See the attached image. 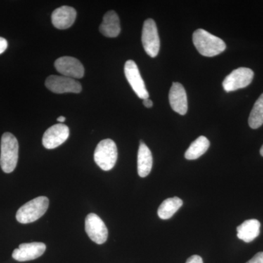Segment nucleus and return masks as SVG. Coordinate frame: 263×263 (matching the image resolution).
<instances>
[{
	"label": "nucleus",
	"instance_id": "f257e3e1",
	"mask_svg": "<svg viewBox=\"0 0 263 263\" xmlns=\"http://www.w3.org/2000/svg\"><path fill=\"white\" fill-rule=\"evenodd\" d=\"M193 41L197 51L204 57H213L220 54L226 50V44L221 38L202 29L193 33Z\"/></svg>",
	"mask_w": 263,
	"mask_h": 263
},
{
	"label": "nucleus",
	"instance_id": "f03ea898",
	"mask_svg": "<svg viewBox=\"0 0 263 263\" xmlns=\"http://www.w3.org/2000/svg\"><path fill=\"white\" fill-rule=\"evenodd\" d=\"M18 159V143L16 138L10 133L2 136L0 165L6 174H10L16 167Z\"/></svg>",
	"mask_w": 263,
	"mask_h": 263
},
{
	"label": "nucleus",
	"instance_id": "7ed1b4c3",
	"mask_svg": "<svg viewBox=\"0 0 263 263\" xmlns=\"http://www.w3.org/2000/svg\"><path fill=\"white\" fill-rule=\"evenodd\" d=\"M49 200L48 197L41 196L33 199L22 205L16 213L17 221L22 224H28L37 221L47 212Z\"/></svg>",
	"mask_w": 263,
	"mask_h": 263
},
{
	"label": "nucleus",
	"instance_id": "20e7f679",
	"mask_svg": "<svg viewBox=\"0 0 263 263\" xmlns=\"http://www.w3.org/2000/svg\"><path fill=\"white\" fill-rule=\"evenodd\" d=\"M95 162L99 167L105 171L113 169L118 158V151L115 142L111 139L100 141L95 151Z\"/></svg>",
	"mask_w": 263,
	"mask_h": 263
},
{
	"label": "nucleus",
	"instance_id": "39448f33",
	"mask_svg": "<svg viewBox=\"0 0 263 263\" xmlns=\"http://www.w3.org/2000/svg\"><path fill=\"white\" fill-rule=\"evenodd\" d=\"M142 43L147 54L152 58L158 55L160 48V41L159 37L157 24L152 18L147 19L143 24L142 30Z\"/></svg>",
	"mask_w": 263,
	"mask_h": 263
},
{
	"label": "nucleus",
	"instance_id": "423d86ee",
	"mask_svg": "<svg viewBox=\"0 0 263 263\" xmlns=\"http://www.w3.org/2000/svg\"><path fill=\"white\" fill-rule=\"evenodd\" d=\"M253 78V70L247 67H239L227 76L222 83L223 88L227 92L243 89L252 83Z\"/></svg>",
	"mask_w": 263,
	"mask_h": 263
},
{
	"label": "nucleus",
	"instance_id": "0eeeda50",
	"mask_svg": "<svg viewBox=\"0 0 263 263\" xmlns=\"http://www.w3.org/2000/svg\"><path fill=\"white\" fill-rule=\"evenodd\" d=\"M46 86L56 94L80 93L82 86L79 81L65 76H50L46 80Z\"/></svg>",
	"mask_w": 263,
	"mask_h": 263
},
{
	"label": "nucleus",
	"instance_id": "6e6552de",
	"mask_svg": "<svg viewBox=\"0 0 263 263\" xmlns=\"http://www.w3.org/2000/svg\"><path fill=\"white\" fill-rule=\"evenodd\" d=\"M85 230L90 239L98 245H103L107 240L108 228L97 214H88L85 220Z\"/></svg>",
	"mask_w": 263,
	"mask_h": 263
},
{
	"label": "nucleus",
	"instance_id": "1a4fd4ad",
	"mask_svg": "<svg viewBox=\"0 0 263 263\" xmlns=\"http://www.w3.org/2000/svg\"><path fill=\"white\" fill-rule=\"evenodd\" d=\"M124 74L126 79L133 91L138 95V98L146 100L149 98L144 81L142 79L140 71L136 62L133 60H128L124 65Z\"/></svg>",
	"mask_w": 263,
	"mask_h": 263
},
{
	"label": "nucleus",
	"instance_id": "9d476101",
	"mask_svg": "<svg viewBox=\"0 0 263 263\" xmlns=\"http://www.w3.org/2000/svg\"><path fill=\"white\" fill-rule=\"evenodd\" d=\"M56 70L65 77L79 79L84 77V67L81 62L72 57H62L54 63Z\"/></svg>",
	"mask_w": 263,
	"mask_h": 263
},
{
	"label": "nucleus",
	"instance_id": "9b49d317",
	"mask_svg": "<svg viewBox=\"0 0 263 263\" xmlns=\"http://www.w3.org/2000/svg\"><path fill=\"white\" fill-rule=\"evenodd\" d=\"M70 129L67 125L57 124L48 128L43 137V145L47 149H53L67 141Z\"/></svg>",
	"mask_w": 263,
	"mask_h": 263
},
{
	"label": "nucleus",
	"instance_id": "f8f14e48",
	"mask_svg": "<svg viewBox=\"0 0 263 263\" xmlns=\"http://www.w3.org/2000/svg\"><path fill=\"white\" fill-rule=\"evenodd\" d=\"M46 246L41 242L22 243L18 249L13 251L12 257L18 262L33 260L41 257L44 254Z\"/></svg>",
	"mask_w": 263,
	"mask_h": 263
},
{
	"label": "nucleus",
	"instance_id": "ddd939ff",
	"mask_svg": "<svg viewBox=\"0 0 263 263\" xmlns=\"http://www.w3.org/2000/svg\"><path fill=\"white\" fill-rule=\"evenodd\" d=\"M169 101L171 108L180 115H185L188 110L187 96L186 90L180 83H173L169 92Z\"/></svg>",
	"mask_w": 263,
	"mask_h": 263
},
{
	"label": "nucleus",
	"instance_id": "4468645a",
	"mask_svg": "<svg viewBox=\"0 0 263 263\" xmlns=\"http://www.w3.org/2000/svg\"><path fill=\"white\" fill-rule=\"evenodd\" d=\"M76 18V11L72 7L62 6L57 8L51 15L52 24L56 28H70Z\"/></svg>",
	"mask_w": 263,
	"mask_h": 263
},
{
	"label": "nucleus",
	"instance_id": "2eb2a0df",
	"mask_svg": "<svg viewBox=\"0 0 263 263\" xmlns=\"http://www.w3.org/2000/svg\"><path fill=\"white\" fill-rule=\"evenodd\" d=\"M100 31L107 37H117L120 34V21L115 11L110 10L104 15Z\"/></svg>",
	"mask_w": 263,
	"mask_h": 263
},
{
	"label": "nucleus",
	"instance_id": "dca6fc26",
	"mask_svg": "<svg viewBox=\"0 0 263 263\" xmlns=\"http://www.w3.org/2000/svg\"><path fill=\"white\" fill-rule=\"evenodd\" d=\"M260 222L257 219H249L237 228V236L245 243H250L259 236Z\"/></svg>",
	"mask_w": 263,
	"mask_h": 263
},
{
	"label": "nucleus",
	"instance_id": "f3484780",
	"mask_svg": "<svg viewBox=\"0 0 263 263\" xmlns=\"http://www.w3.org/2000/svg\"><path fill=\"white\" fill-rule=\"evenodd\" d=\"M153 165V157L148 147L141 141L138 154V173L141 178L150 174Z\"/></svg>",
	"mask_w": 263,
	"mask_h": 263
},
{
	"label": "nucleus",
	"instance_id": "a211bd4d",
	"mask_svg": "<svg viewBox=\"0 0 263 263\" xmlns=\"http://www.w3.org/2000/svg\"><path fill=\"white\" fill-rule=\"evenodd\" d=\"M182 205V200L179 197H174L167 198L162 202L157 211V214L161 219L166 220V219H171Z\"/></svg>",
	"mask_w": 263,
	"mask_h": 263
},
{
	"label": "nucleus",
	"instance_id": "6ab92c4d",
	"mask_svg": "<svg viewBox=\"0 0 263 263\" xmlns=\"http://www.w3.org/2000/svg\"><path fill=\"white\" fill-rule=\"evenodd\" d=\"M210 146V142L205 136H200L191 143L185 152V158L188 160H195L201 157Z\"/></svg>",
	"mask_w": 263,
	"mask_h": 263
},
{
	"label": "nucleus",
	"instance_id": "aec40b11",
	"mask_svg": "<svg viewBox=\"0 0 263 263\" xmlns=\"http://www.w3.org/2000/svg\"><path fill=\"white\" fill-rule=\"evenodd\" d=\"M249 127L257 129L263 124V93L254 103L249 117Z\"/></svg>",
	"mask_w": 263,
	"mask_h": 263
},
{
	"label": "nucleus",
	"instance_id": "412c9836",
	"mask_svg": "<svg viewBox=\"0 0 263 263\" xmlns=\"http://www.w3.org/2000/svg\"><path fill=\"white\" fill-rule=\"evenodd\" d=\"M246 263H263V252L256 254L250 260Z\"/></svg>",
	"mask_w": 263,
	"mask_h": 263
},
{
	"label": "nucleus",
	"instance_id": "4be33fe9",
	"mask_svg": "<svg viewBox=\"0 0 263 263\" xmlns=\"http://www.w3.org/2000/svg\"><path fill=\"white\" fill-rule=\"evenodd\" d=\"M186 263H203V261L200 256L193 255L186 260Z\"/></svg>",
	"mask_w": 263,
	"mask_h": 263
},
{
	"label": "nucleus",
	"instance_id": "5701e85b",
	"mask_svg": "<svg viewBox=\"0 0 263 263\" xmlns=\"http://www.w3.org/2000/svg\"><path fill=\"white\" fill-rule=\"evenodd\" d=\"M8 48V41L5 38L0 37V54L4 53Z\"/></svg>",
	"mask_w": 263,
	"mask_h": 263
},
{
	"label": "nucleus",
	"instance_id": "b1692460",
	"mask_svg": "<svg viewBox=\"0 0 263 263\" xmlns=\"http://www.w3.org/2000/svg\"><path fill=\"white\" fill-rule=\"evenodd\" d=\"M143 105H144V106L146 107V108H150L153 106V102L149 100V99H146V100H143Z\"/></svg>",
	"mask_w": 263,
	"mask_h": 263
},
{
	"label": "nucleus",
	"instance_id": "393cba45",
	"mask_svg": "<svg viewBox=\"0 0 263 263\" xmlns=\"http://www.w3.org/2000/svg\"><path fill=\"white\" fill-rule=\"evenodd\" d=\"M66 118L65 117H60L59 118H57V121H58V122L60 123L64 122Z\"/></svg>",
	"mask_w": 263,
	"mask_h": 263
},
{
	"label": "nucleus",
	"instance_id": "a878e982",
	"mask_svg": "<svg viewBox=\"0 0 263 263\" xmlns=\"http://www.w3.org/2000/svg\"><path fill=\"white\" fill-rule=\"evenodd\" d=\"M260 152L261 156H262V157H263V145H262V146L261 147L260 152Z\"/></svg>",
	"mask_w": 263,
	"mask_h": 263
}]
</instances>
